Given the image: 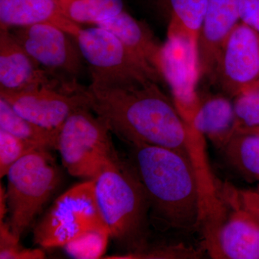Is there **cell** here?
<instances>
[{
	"instance_id": "1",
	"label": "cell",
	"mask_w": 259,
	"mask_h": 259,
	"mask_svg": "<svg viewBox=\"0 0 259 259\" xmlns=\"http://www.w3.org/2000/svg\"><path fill=\"white\" fill-rule=\"evenodd\" d=\"M158 83H91L84 90L87 106L130 146H161L192 158V146L200 135Z\"/></svg>"
},
{
	"instance_id": "2",
	"label": "cell",
	"mask_w": 259,
	"mask_h": 259,
	"mask_svg": "<svg viewBox=\"0 0 259 259\" xmlns=\"http://www.w3.org/2000/svg\"><path fill=\"white\" fill-rule=\"evenodd\" d=\"M131 147L130 162L147 194L151 218L166 229L194 231L204 210L193 158L161 146Z\"/></svg>"
},
{
	"instance_id": "3",
	"label": "cell",
	"mask_w": 259,
	"mask_h": 259,
	"mask_svg": "<svg viewBox=\"0 0 259 259\" xmlns=\"http://www.w3.org/2000/svg\"><path fill=\"white\" fill-rule=\"evenodd\" d=\"M99 208L110 236L129 253L147 247L150 206L134 167L118 155L95 179Z\"/></svg>"
},
{
	"instance_id": "4",
	"label": "cell",
	"mask_w": 259,
	"mask_h": 259,
	"mask_svg": "<svg viewBox=\"0 0 259 259\" xmlns=\"http://www.w3.org/2000/svg\"><path fill=\"white\" fill-rule=\"evenodd\" d=\"M8 226L20 239L51 198L61 182V175L47 148L30 151L13 165L6 175Z\"/></svg>"
},
{
	"instance_id": "5",
	"label": "cell",
	"mask_w": 259,
	"mask_h": 259,
	"mask_svg": "<svg viewBox=\"0 0 259 259\" xmlns=\"http://www.w3.org/2000/svg\"><path fill=\"white\" fill-rule=\"evenodd\" d=\"M110 134L106 123L88 107L75 110L59 129L56 146L69 175L88 180L96 179L117 155Z\"/></svg>"
},
{
	"instance_id": "6",
	"label": "cell",
	"mask_w": 259,
	"mask_h": 259,
	"mask_svg": "<svg viewBox=\"0 0 259 259\" xmlns=\"http://www.w3.org/2000/svg\"><path fill=\"white\" fill-rule=\"evenodd\" d=\"M105 227L97 203L95 180H89L56 199L35 226L33 241L44 248L64 247L89 232Z\"/></svg>"
},
{
	"instance_id": "7",
	"label": "cell",
	"mask_w": 259,
	"mask_h": 259,
	"mask_svg": "<svg viewBox=\"0 0 259 259\" xmlns=\"http://www.w3.org/2000/svg\"><path fill=\"white\" fill-rule=\"evenodd\" d=\"M88 65L91 83L116 84L163 81L131 53L115 34L101 26L82 28L74 37Z\"/></svg>"
},
{
	"instance_id": "8",
	"label": "cell",
	"mask_w": 259,
	"mask_h": 259,
	"mask_svg": "<svg viewBox=\"0 0 259 259\" xmlns=\"http://www.w3.org/2000/svg\"><path fill=\"white\" fill-rule=\"evenodd\" d=\"M84 89L77 80L62 81L17 93L0 92V98L30 122L59 131L75 110L88 107Z\"/></svg>"
},
{
	"instance_id": "9",
	"label": "cell",
	"mask_w": 259,
	"mask_h": 259,
	"mask_svg": "<svg viewBox=\"0 0 259 259\" xmlns=\"http://www.w3.org/2000/svg\"><path fill=\"white\" fill-rule=\"evenodd\" d=\"M29 56L48 72L66 80H77L83 69L82 55L74 37L50 23L9 29Z\"/></svg>"
},
{
	"instance_id": "10",
	"label": "cell",
	"mask_w": 259,
	"mask_h": 259,
	"mask_svg": "<svg viewBox=\"0 0 259 259\" xmlns=\"http://www.w3.org/2000/svg\"><path fill=\"white\" fill-rule=\"evenodd\" d=\"M160 71L169 85L177 109L192 125L199 104L198 44L185 35L167 34L162 44Z\"/></svg>"
},
{
	"instance_id": "11",
	"label": "cell",
	"mask_w": 259,
	"mask_h": 259,
	"mask_svg": "<svg viewBox=\"0 0 259 259\" xmlns=\"http://www.w3.org/2000/svg\"><path fill=\"white\" fill-rule=\"evenodd\" d=\"M212 82L228 97L259 90V33L240 22L225 44Z\"/></svg>"
},
{
	"instance_id": "12",
	"label": "cell",
	"mask_w": 259,
	"mask_h": 259,
	"mask_svg": "<svg viewBox=\"0 0 259 259\" xmlns=\"http://www.w3.org/2000/svg\"><path fill=\"white\" fill-rule=\"evenodd\" d=\"M240 22L239 0H208L198 37L201 78L212 81L221 51Z\"/></svg>"
},
{
	"instance_id": "13",
	"label": "cell",
	"mask_w": 259,
	"mask_h": 259,
	"mask_svg": "<svg viewBox=\"0 0 259 259\" xmlns=\"http://www.w3.org/2000/svg\"><path fill=\"white\" fill-rule=\"evenodd\" d=\"M68 80L42 69L17 42L9 29L0 28V92L17 93Z\"/></svg>"
},
{
	"instance_id": "14",
	"label": "cell",
	"mask_w": 259,
	"mask_h": 259,
	"mask_svg": "<svg viewBox=\"0 0 259 259\" xmlns=\"http://www.w3.org/2000/svg\"><path fill=\"white\" fill-rule=\"evenodd\" d=\"M228 197L232 211L220 228L214 256L230 259H259V225L242 205L238 190L231 189Z\"/></svg>"
},
{
	"instance_id": "15",
	"label": "cell",
	"mask_w": 259,
	"mask_h": 259,
	"mask_svg": "<svg viewBox=\"0 0 259 259\" xmlns=\"http://www.w3.org/2000/svg\"><path fill=\"white\" fill-rule=\"evenodd\" d=\"M40 23L56 25L73 37L81 28L62 14L56 0H0V28Z\"/></svg>"
},
{
	"instance_id": "16",
	"label": "cell",
	"mask_w": 259,
	"mask_h": 259,
	"mask_svg": "<svg viewBox=\"0 0 259 259\" xmlns=\"http://www.w3.org/2000/svg\"><path fill=\"white\" fill-rule=\"evenodd\" d=\"M98 26L115 34L143 64L163 79L160 71L162 44L157 41L147 24L125 10L115 18L99 24Z\"/></svg>"
},
{
	"instance_id": "17",
	"label": "cell",
	"mask_w": 259,
	"mask_h": 259,
	"mask_svg": "<svg viewBox=\"0 0 259 259\" xmlns=\"http://www.w3.org/2000/svg\"><path fill=\"white\" fill-rule=\"evenodd\" d=\"M199 97L198 110L192 127L201 136L208 138L220 150L236 131L234 105L227 95L199 93Z\"/></svg>"
},
{
	"instance_id": "18",
	"label": "cell",
	"mask_w": 259,
	"mask_h": 259,
	"mask_svg": "<svg viewBox=\"0 0 259 259\" xmlns=\"http://www.w3.org/2000/svg\"><path fill=\"white\" fill-rule=\"evenodd\" d=\"M168 18L167 34H180L198 44L208 0H156Z\"/></svg>"
},
{
	"instance_id": "19",
	"label": "cell",
	"mask_w": 259,
	"mask_h": 259,
	"mask_svg": "<svg viewBox=\"0 0 259 259\" xmlns=\"http://www.w3.org/2000/svg\"><path fill=\"white\" fill-rule=\"evenodd\" d=\"M220 150L227 163L243 178L259 182V136L235 132Z\"/></svg>"
},
{
	"instance_id": "20",
	"label": "cell",
	"mask_w": 259,
	"mask_h": 259,
	"mask_svg": "<svg viewBox=\"0 0 259 259\" xmlns=\"http://www.w3.org/2000/svg\"><path fill=\"white\" fill-rule=\"evenodd\" d=\"M0 129L35 147L56 149L59 131L44 128L27 120L3 98H0Z\"/></svg>"
},
{
	"instance_id": "21",
	"label": "cell",
	"mask_w": 259,
	"mask_h": 259,
	"mask_svg": "<svg viewBox=\"0 0 259 259\" xmlns=\"http://www.w3.org/2000/svg\"><path fill=\"white\" fill-rule=\"evenodd\" d=\"M62 14L81 26L98 25L125 11L123 0H56Z\"/></svg>"
},
{
	"instance_id": "22",
	"label": "cell",
	"mask_w": 259,
	"mask_h": 259,
	"mask_svg": "<svg viewBox=\"0 0 259 259\" xmlns=\"http://www.w3.org/2000/svg\"><path fill=\"white\" fill-rule=\"evenodd\" d=\"M110 232L107 227L89 232L82 236L65 245L68 254L75 258L97 259L103 258L106 251Z\"/></svg>"
},
{
	"instance_id": "23",
	"label": "cell",
	"mask_w": 259,
	"mask_h": 259,
	"mask_svg": "<svg viewBox=\"0 0 259 259\" xmlns=\"http://www.w3.org/2000/svg\"><path fill=\"white\" fill-rule=\"evenodd\" d=\"M36 148H39L0 129V177H6L10 167Z\"/></svg>"
},
{
	"instance_id": "24",
	"label": "cell",
	"mask_w": 259,
	"mask_h": 259,
	"mask_svg": "<svg viewBox=\"0 0 259 259\" xmlns=\"http://www.w3.org/2000/svg\"><path fill=\"white\" fill-rule=\"evenodd\" d=\"M45 253L40 249L25 248L20 244V239L10 231L8 223L0 222V258L41 259Z\"/></svg>"
},
{
	"instance_id": "25",
	"label": "cell",
	"mask_w": 259,
	"mask_h": 259,
	"mask_svg": "<svg viewBox=\"0 0 259 259\" xmlns=\"http://www.w3.org/2000/svg\"><path fill=\"white\" fill-rule=\"evenodd\" d=\"M233 105L236 117V131L259 127V90L236 97Z\"/></svg>"
},
{
	"instance_id": "26",
	"label": "cell",
	"mask_w": 259,
	"mask_h": 259,
	"mask_svg": "<svg viewBox=\"0 0 259 259\" xmlns=\"http://www.w3.org/2000/svg\"><path fill=\"white\" fill-rule=\"evenodd\" d=\"M199 252L184 245L158 247L155 249L148 250L147 248L134 253L111 255L105 258H199Z\"/></svg>"
},
{
	"instance_id": "27",
	"label": "cell",
	"mask_w": 259,
	"mask_h": 259,
	"mask_svg": "<svg viewBox=\"0 0 259 259\" xmlns=\"http://www.w3.org/2000/svg\"><path fill=\"white\" fill-rule=\"evenodd\" d=\"M241 22L259 33V0H239Z\"/></svg>"
},
{
	"instance_id": "28",
	"label": "cell",
	"mask_w": 259,
	"mask_h": 259,
	"mask_svg": "<svg viewBox=\"0 0 259 259\" xmlns=\"http://www.w3.org/2000/svg\"><path fill=\"white\" fill-rule=\"evenodd\" d=\"M242 205L255 218L259 225V185L255 190H238Z\"/></svg>"
},
{
	"instance_id": "29",
	"label": "cell",
	"mask_w": 259,
	"mask_h": 259,
	"mask_svg": "<svg viewBox=\"0 0 259 259\" xmlns=\"http://www.w3.org/2000/svg\"><path fill=\"white\" fill-rule=\"evenodd\" d=\"M7 207H8V204H7L6 190L1 185V188H0V222L4 219Z\"/></svg>"
},
{
	"instance_id": "30",
	"label": "cell",
	"mask_w": 259,
	"mask_h": 259,
	"mask_svg": "<svg viewBox=\"0 0 259 259\" xmlns=\"http://www.w3.org/2000/svg\"><path fill=\"white\" fill-rule=\"evenodd\" d=\"M235 132L245 133V134H255L259 136V127L237 129Z\"/></svg>"
}]
</instances>
